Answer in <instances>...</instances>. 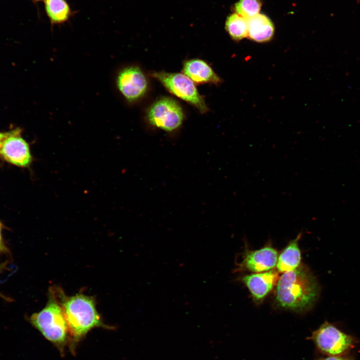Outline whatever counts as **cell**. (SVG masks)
Masks as SVG:
<instances>
[{
	"instance_id": "1",
	"label": "cell",
	"mask_w": 360,
	"mask_h": 360,
	"mask_svg": "<svg viewBox=\"0 0 360 360\" xmlns=\"http://www.w3.org/2000/svg\"><path fill=\"white\" fill-rule=\"evenodd\" d=\"M320 294L316 277L304 266L284 272L278 280L275 294L276 306L297 312L312 308Z\"/></svg>"
},
{
	"instance_id": "2",
	"label": "cell",
	"mask_w": 360,
	"mask_h": 360,
	"mask_svg": "<svg viewBox=\"0 0 360 360\" xmlns=\"http://www.w3.org/2000/svg\"><path fill=\"white\" fill-rule=\"evenodd\" d=\"M56 292L68 325L71 347L94 328H109L103 323L92 297L82 294L68 297L62 291Z\"/></svg>"
},
{
	"instance_id": "3",
	"label": "cell",
	"mask_w": 360,
	"mask_h": 360,
	"mask_svg": "<svg viewBox=\"0 0 360 360\" xmlns=\"http://www.w3.org/2000/svg\"><path fill=\"white\" fill-rule=\"evenodd\" d=\"M30 323L43 336L64 353V348L70 345L68 325L56 291L52 288L46 306L28 318Z\"/></svg>"
},
{
	"instance_id": "4",
	"label": "cell",
	"mask_w": 360,
	"mask_h": 360,
	"mask_svg": "<svg viewBox=\"0 0 360 360\" xmlns=\"http://www.w3.org/2000/svg\"><path fill=\"white\" fill-rule=\"evenodd\" d=\"M150 76L160 82L170 94L192 106L200 113L208 112L205 100L195 84L184 74L160 71L152 72Z\"/></svg>"
},
{
	"instance_id": "5",
	"label": "cell",
	"mask_w": 360,
	"mask_h": 360,
	"mask_svg": "<svg viewBox=\"0 0 360 360\" xmlns=\"http://www.w3.org/2000/svg\"><path fill=\"white\" fill-rule=\"evenodd\" d=\"M312 340L320 352L327 356H344L354 348L357 340L326 321L312 332Z\"/></svg>"
},
{
	"instance_id": "6",
	"label": "cell",
	"mask_w": 360,
	"mask_h": 360,
	"mask_svg": "<svg viewBox=\"0 0 360 360\" xmlns=\"http://www.w3.org/2000/svg\"><path fill=\"white\" fill-rule=\"evenodd\" d=\"M184 116L181 105L170 96H162L155 100L146 113V120L150 126L167 132L178 129Z\"/></svg>"
},
{
	"instance_id": "7",
	"label": "cell",
	"mask_w": 360,
	"mask_h": 360,
	"mask_svg": "<svg viewBox=\"0 0 360 360\" xmlns=\"http://www.w3.org/2000/svg\"><path fill=\"white\" fill-rule=\"evenodd\" d=\"M115 85L120 95L131 104L141 100L148 88L146 76L136 65H128L120 68L116 74Z\"/></svg>"
},
{
	"instance_id": "8",
	"label": "cell",
	"mask_w": 360,
	"mask_h": 360,
	"mask_svg": "<svg viewBox=\"0 0 360 360\" xmlns=\"http://www.w3.org/2000/svg\"><path fill=\"white\" fill-rule=\"evenodd\" d=\"M20 132L19 128L11 130L10 134L3 142L0 156L10 164L27 167L32 163V156L28 144L20 136Z\"/></svg>"
},
{
	"instance_id": "9",
	"label": "cell",
	"mask_w": 360,
	"mask_h": 360,
	"mask_svg": "<svg viewBox=\"0 0 360 360\" xmlns=\"http://www.w3.org/2000/svg\"><path fill=\"white\" fill-rule=\"evenodd\" d=\"M182 74L189 78L195 84H220L222 80L215 72L205 60L192 58L184 60L182 64Z\"/></svg>"
},
{
	"instance_id": "10",
	"label": "cell",
	"mask_w": 360,
	"mask_h": 360,
	"mask_svg": "<svg viewBox=\"0 0 360 360\" xmlns=\"http://www.w3.org/2000/svg\"><path fill=\"white\" fill-rule=\"evenodd\" d=\"M278 256V252L276 249L266 246L255 250H248L242 264L250 272H267L276 266Z\"/></svg>"
},
{
	"instance_id": "11",
	"label": "cell",
	"mask_w": 360,
	"mask_h": 360,
	"mask_svg": "<svg viewBox=\"0 0 360 360\" xmlns=\"http://www.w3.org/2000/svg\"><path fill=\"white\" fill-rule=\"evenodd\" d=\"M278 278V273L270 270L245 276L242 280L249 290L253 300L260 302L272 290Z\"/></svg>"
},
{
	"instance_id": "12",
	"label": "cell",
	"mask_w": 360,
	"mask_h": 360,
	"mask_svg": "<svg viewBox=\"0 0 360 360\" xmlns=\"http://www.w3.org/2000/svg\"><path fill=\"white\" fill-rule=\"evenodd\" d=\"M248 36L250 40L263 43L272 40L274 34V26L266 16L258 14L248 20Z\"/></svg>"
},
{
	"instance_id": "13",
	"label": "cell",
	"mask_w": 360,
	"mask_h": 360,
	"mask_svg": "<svg viewBox=\"0 0 360 360\" xmlns=\"http://www.w3.org/2000/svg\"><path fill=\"white\" fill-rule=\"evenodd\" d=\"M302 233L292 240L278 256L276 268L278 272H285L294 270L300 266V251L298 242Z\"/></svg>"
},
{
	"instance_id": "14",
	"label": "cell",
	"mask_w": 360,
	"mask_h": 360,
	"mask_svg": "<svg viewBox=\"0 0 360 360\" xmlns=\"http://www.w3.org/2000/svg\"><path fill=\"white\" fill-rule=\"evenodd\" d=\"M225 28L234 40L240 41L248 36V20L236 13L228 17Z\"/></svg>"
},
{
	"instance_id": "15",
	"label": "cell",
	"mask_w": 360,
	"mask_h": 360,
	"mask_svg": "<svg viewBox=\"0 0 360 360\" xmlns=\"http://www.w3.org/2000/svg\"><path fill=\"white\" fill-rule=\"evenodd\" d=\"M46 10L52 23L66 21L70 14V8L64 0H45Z\"/></svg>"
},
{
	"instance_id": "16",
	"label": "cell",
	"mask_w": 360,
	"mask_h": 360,
	"mask_svg": "<svg viewBox=\"0 0 360 360\" xmlns=\"http://www.w3.org/2000/svg\"><path fill=\"white\" fill-rule=\"evenodd\" d=\"M260 0H240L234 6L236 14L248 20L259 14L262 7Z\"/></svg>"
},
{
	"instance_id": "17",
	"label": "cell",
	"mask_w": 360,
	"mask_h": 360,
	"mask_svg": "<svg viewBox=\"0 0 360 360\" xmlns=\"http://www.w3.org/2000/svg\"><path fill=\"white\" fill-rule=\"evenodd\" d=\"M4 228V226L0 221V254H9L10 250L4 242L2 236V230Z\"/></svg>"
},
{
	"instance_id": "18",
	"label": "cell",
	"mask_w": 360,
	"mask_h": 360,
	"mask_svg": "<svg viewBox=\"0 0 360 360\" xmlns=\"http://www.w3.org/2000/svg\"><path fill=\"white\" fill-rule=\"evenodd\" d=\"M316 360H354L351 358L344 356H328L326 357L321 358Z\"/></svg>"
},
{
	"instance_id": "19",
	"label": "cell",
	"mask_w": 360,
	"mask_h": 360,
	"mask_svg": "<svg viewBox=\"0 0 360 360\" xmlns=\"http://www.w3.org/2000/svg\"><path fill=\"white\" fill-rule=\"evenodd\" d=\"M11 131L6 132H0V148L2 146L3 142L10 134Z\"/></svg>"
},
{
	"instance_id": "20",
	"label": "cell",
	"mask_w": 360,
	"mask_h": 360,
	"mask_svg": "<svg viewBox=\"0 0 360 360\" xmlns=\"http://www.w3.org/2000/svg\"><path fill=\"white\" fill-rule=\"evenodd\" d=\"M8 262H4L0 264V271L6 268Z\"/></svg>"
},
{
	"instance_id": "21",
	"label": "cell",
	"mask_w": 360,
	"mask_h": 360,
	"mask_svg": "<svg viewBox=\"0 0 360 360\" xmlns=\"http://www.w3.org/2000/svg\"></svg>"
}]
</instances>
